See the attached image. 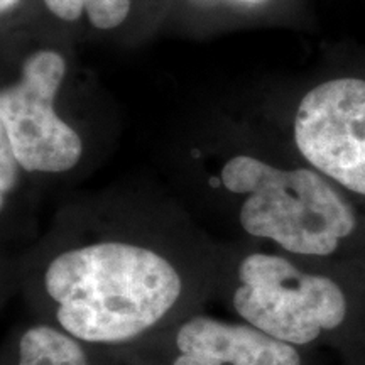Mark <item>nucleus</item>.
<instances>
[{
	"instance_id": "obj_11",
	"label": "nucleus",
	"mask_w": 365,
	"mask_h": 365,
	"mask_svg": "<svg viewBox=\"0 0 365 365\" xmlns=\"http://www.w3.org/2000/svg\"><path fill=\"white\" fill-rule=\"evenodd\" d=\"M17 2H19V0H0V11L2 12L11 11V9L16 6Z\"/></svg>"
},
{
	"instance_id": "obj_1",
	"label": "nucleus",
	"mask_w": 365,
	"mask_h": 365,
	"mask_svg": "<svg viewBox=\"0 0 365 365\" xmlns=\"http://www.w3.org/2000/svg\"><path fill=\"white\" fill-rule=\"evenodd\" d=\"M39 307L49 325L85 345H124L154 331L182 304L186 277L173 255L103 239L59 250L41 266Z\"/></svg>"
},
{
	"instance_id": "obj_5",
	"label": "nucleus",
	"mask_w": 365,
	"mask_h": 365,
	"mask_svg": "<svg viewBox=\"0 0 365 365\" xmlns=\"http://www.w3.org/2000/svg\"><path fill=\"white\" fill-rule=\"evenodd\" d=\"M294 144L309 166L365 196V80H327L301 98Z\"/></svg>"
},
{
	"instance_id": "obj_2",
	"label": "nucleus",
	"mask_w": 365,
	"mask_h": 365,
	"mask_svg": "<svg viewBox=\"0 0 365 365\" xmlns=\"http://www.w3.org/2000/svg\"><path fill=\"white\" fill-rule=\"evenodd\" d=\"M223 188L244 196L245 234L293 255L328 257L357 228V213L331 181L313 168L284 170L239 154L223 164Z\"/></svg>"
},
{
	"instance_id": "obj_10",
	"label": "nucleus",
	"mask_w": 365,
	"mask_h": 365,
	"mask_svg": "<svg viewBox=\"0 0 365 365\" xmlns=\"http://www.w3.org/2000/svg\"><path fill=\"white\" fill-rule=\"evenodd\" d=\"M46 7L63 21H76L85 11V0H44Z\"/></svg>"
},
{
	"instance_id": "obj_6",
	"label": "nucleus",
	"mask_w": 365,
	"mask_h": 365,
	"mask_svg": "<svg viewBox=\"0 0 365 365\" xmlns=\"http://www.w3.org/2000/svg\"><path fill=\"white\" fill-rule=\"evenodd\" d=\"M170 365H303L298 346L245 322L193 314L178 325Z\"/></svg>"
},
{
	"instance_id": "obj_4",
	"label": "nucleus",
	"mask_w": 365,
	"mask_h": 365,
	"mask_svg": "<svg viewBox=\"0 0 365 365\" xmlns=\"http://www.w3.org/2000/svg\"><path fill=\"white\" fill-rule=\"evenodd\" d=\"M65 59L54 51L31 54L21 78L0 93V130L26 173H66L78 164L83 143L54 112L65 78Z\"/></svg>"
},
{
	"instance_id": "obj_7",
	"label": "nucleus",
	"mask_w": 365,
	"mask_h": 365,
	"mask_svg": "<svg viewBox=\"0 0 365 365\" xmlns=\"http://www.w3.org/2000/svg\"><path fill=\"white\" fill-rule=\"evenodd\" d=\"M14 365H91L85 344L58 327L36 323L17 339Z\"/></svg>"
},
{
	"instance_id": "obj_3",
	"label": "nucleus",
	"mask_w": 365,
	"mask_h": 365,
	"mask_svg": "<svg viewBox=\"0 0 365 365\" xmlns=\"http://www.w3.org/2000/svg\"><path fill=\"white\" fill-rule=\"evenodd\" d=\"M230 307L240 322L294 346L336 330L349 314L339 282L269 252H250L237 262Z\"/></svg>"
},
{
	"instance_id": "obj_9",
	"label": "nucleus",
	"mask_w": 365,
	"mask_h": 365,
	"mask_svg": "<svg viewBox=\"0 0 365 365\" xmlns=\"http://www.w3.org/2000/svg\"><path fill=\"white\" fill-rule=\"evenodd\" d=\"M21 164L9 144L7 135L0 130V202L6 207L7 196L16 188L21 175Z\"/></svg>"
},
{
	"instance_id": "obj_8",
	"label": "nucleus",
	"mask_w": 365,
	"mask_h": 365,
	"mask_svg": "<svg viewBox=\"0 0 365 365\" xmlns=\"http://www.w3.org/2000/svg\"><path fill=\"white\" fill-rule=\"evenodd\" d=\"M130 11V0H85V12L91 26L112 29L122 24Z\"/></svg>"
}]
</instances>
